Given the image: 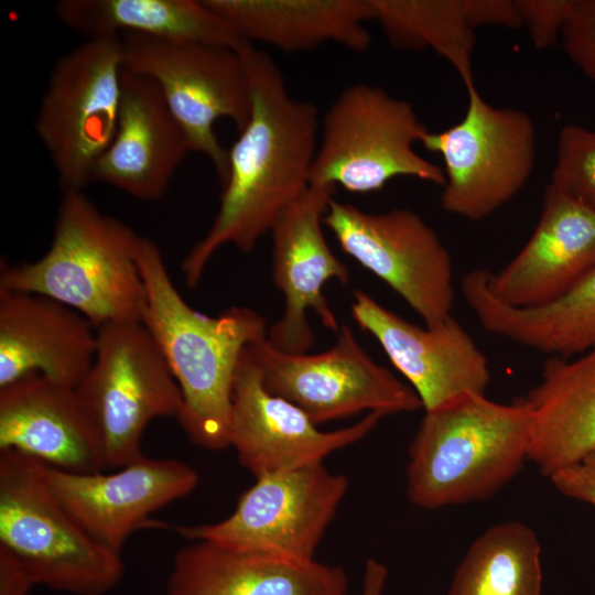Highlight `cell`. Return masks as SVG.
Wrapping results in <instances>:
<instances>
[{
    "label": "cell",
    "mask_w": 595,
    "mask_h": 595,
    "mask_svg": "<svg viewBox=\"0 0 595 595\" xmlns=\"http://www.w3.org/2000/svg\"><path fill=\"white\" fill-rule=\"evenodd\" d=\"M463 298L490 334L548 355L574 357L595 347V269L559 299L516 307L497 299L487 269H473L461 281Z\"/></svg>",
    "instance_id": "obj_25"
},
{
    "label": "cell",
    "mask_w": 595,
    "mask_h": 595,
    "mask_svg": "<svg viewBox=\"0 0 595 595\" xmlns=\"http://www.w3.org/2000/svg\"><path fill=\"white\" fill-rule=\"evenodd\" d=\"M387 578V566L376 559H368L365 563L360 595H382Z\"/></svg>",
    "instance_id": "obj_35"
},
{
    "label": "cell",
    "mask_w": 595,
    "mask_h": 595,
    "mask_svg": "<svg viewBox=\"0 0 595 595\" xmlns=\"http://www.w3.org/2000/svg\"><path fill=\"white\" fill-rule=\"evenodd\" d=\"M540 543L520 521L483 532L457 566L447 595H541Z\"/></svg>",
    "instance_id": "obj_27"
},
{
    "label": "cell",
    "mask_w": 595,
    "mask_h": 595,
    "mask_svg": "<svg viewBox=\"0 0 595 595\" xmlns=\"http://www.w3.org/2000/svg\"><path fill=\"white\" fill-rule=\"evenodd\" d=\"M426 131L409 101L378 86L349 85L321 120L310 185L366 194L410 176L443 186V169L414 150Z\"/></svg>",
    "instance_id": "obj_5"
},
{
    "label": "cell",
    "mask_w": 595,
    "mask_h": 595,
    "mask_svg": "<svg viewBox=\"0 0 595 595\" xmlns=\"http://www.w3.org/2000/svg\"><path fill=\"white\" fill-rule=\"evenodd\" d=\"M550 184L595 209V131L575 125L561 129Z\"/></svg>",
    "instance_id": "obj_29"
},
{
    "label": "cell",
    "mask_w": 595,
    "mask_h": 595,
    "mask_svg": "<svg viewBox=\"0 0 595 595\" xmlns=\"http://www.w3.org/2000/svg\"><path fill=\"white\" fill-rule=\"evenodd\" d=\"M350 312L408 380L424 412L465 394H485L490 381L488 359L453 315L435 326H419L363 290L354 292Z\"/></svg>",
    "instance_id": "obj_17"
},
{
    "label": "cell",
    "mask_w": 595,
    "mask_h": 595,
    "mask_svg": "<svg viewBox=\"0 0 595 595\" xmlns=\"http://www.w3.org/2000/svg\"><path fill=\"white\" fill-rule=\"evenodd\" d=\"M35 585L24 564L0 545V595H29Z\"/></svg>",
    "instance_id": "obj_34"
},
{
    "label": "cell",
    "mask_w": 595,
    "mask_h": 595,
    "mask_svg": "<svg viewBox=\"0 0 595 595\" xmlns=\"http://www.w3.org/2000/svg\"><path fill=\"white\" fill-rule=\"evenodd\" d=\"M324 225L343 251L400 295L425 326L452 315V258L420 215L407 208L366 213L333 197Z\"/></svg>",
    "instance_id": "obj_12"
},
{
    "label": "cell",
    "mask_w": 595,
    "mask_h": 595,
    "mask_svg": "<svg viewBox=\"0 0 595 595\" xmlns=\"http://www.w3.org/2000/svg\"><path fill=\"white\" fill-rule=\"evenodd\" d=\"M97 343V328L74 309L0 289V388L33 372L77 388Z\"/></svg>",
    "instance_id": "obj_21"
},
{
    "label": "cell",
    "mask_w": 595,
    "mask_h": 595,
    "mask_svg": "<svg viewBox=\"0 0 595 595\" xmlns=\"http://www.w3.org/2000/svg\"><path fill=\"white\" fill-rule=\"evenodd\" d=\"M385 416L368 412L349 426L320 430L302 409L266 388L248 346L232 385L229 446L239 464L260 478L321 464L366 437Z\"/></svg>",
    "instance_id": "obj_15"
},
{
    "label": "cell",
    "mask_w": 595,
    "mask_h": 595,
    "mask_svg": "<svg viewBox=\"0 0 595 595\" xmlns=\"http://www.w3.org/2000/svg\"><path fill=\"white\" fill-rule=\"evenodd\" d=\"M549 478L562 495L595 508V451Z\"/></svg>",
    "instance_id": "obj_32"
},
{
    "label": "cell",
    "mask_w": 595,
    "mask_h": 595,
    "mask_svg": "<svg viewBox=\"0 0 595 595\" xmlns=\"http://www.w3.org/2000/svg\"><path fill=\"white\" fill-rule=\"evenodd\" d=\"M238 51L250 82L251 116L228 150L215 219L182 262L188 288L197 285L223 246L250 252L311 184L321 126L317 108L288 91L279 66L266 52L249 43Z\"/></svg>",
    "instance_id": "obj_1"
},
{
    "label": "cell",
    "mask_w": 595,
    "mask_h": 595,
    "mask_svg": "<svg viewBox=\"0 0 595 595\" xmlns=\"http://www.w3.org/2000/svg\"><path fill=\"white\" fill-rule=\"evenodd\" d=\"M532 413L528 461L550 477L595 451V347L574 357H548L523 397Z\"/></svg>",
    "instance_id": "obj_24"
},
{
    "label": "cell",
    "mask_w": 595,
    "mask_h": 595,
    "mask_svg": "<svg viewBox=\"0 0 595 595\" xmlns=\"http://www.w3.org/2000/svg\"><path fill=\"white\" fill-rule=\"evenodd\" d=\"M515 1L533 46L538 50L551 47L561 36L570 0Z\"/></svg>",
    "instance_id": "obj_31"
},
{
    "label": "cell",
    "mask_w": 595,
    "mask_h": 595,
    "mask_svg": "<svg viewBox=\"0 0 595 595\" xmlns=\"http://www.w3.org/2000/svg\"><path fill=\"white\" fill-rule=\"evenodd\" d=\"M138 262L145 286L141 323L159 347L183 399L176 419L196 445L229 447L231 394L244 350L267 338L264 317L247 306L217 316L191 307L169 275L162 253L142 237Z\"/></svg>",
    "instance_id": "obj_2"
},
{
    "label": "cell",
    "mask_w": 595,
    "mask_h": 595,
    "mask_svg": "<svg viewBox=\"0 0 595 595\" xmlns=\"http://www.w3.org/2000/svg\"><path fill=\"white\" fill-rule=\"evenodd\" d=\"M335 188L310 185L279 216L271 229L272 279L284 299L281 317L267 340L288 354H304L315 342L307 314L337 334L340 326L323 293L325 284L349 281V270L332 251L323 232L324 216Z\"/></svg>",
    "instance_id": "obj_16"
},
{
    "label": "cell",
    "mask_w": 595,
    "mask_h": 595,
    "mask_svg": "<svg viewBox=\"0 0 595 595\" xmlns=\"http://www.w3.org/2000/svg\"><path fill=\"white\" fill-rule=\"evenodd\" d=\"M561 37L571 61L595 80V0H570Z\"/></svg>",
    "instance_id": "obj_30"
},
{
    "label": "cell",
    "mask_w": 595,
    "mask_h": 595,
    "mask_svg": "<svg viewBox=\"0 0 595 595\" xmlns=\"http://www.w3.org/2000/svg\"><path fill=\"white\" fill-rule=\"evenodd\" d=\"M470 26L496 25L517 30L522 21L515 0H464Z\"/></svg>",
    "instance_id": "obj_33"
},
{
    "label": "cell",
    "mask_w": 595,
    "mask_h": 595,
    "mask_svg": "<svg viewBox=\"0 0 595 595\" xmlns=\"http://www.w3.org/2000/svg\"><path fill=\"white\" fill-rule=\"evenodd\" d=\"M0 451L72 473L106 469L100 437L76 388L37 372L0 388Z\"/></svg>",
    "instance_id": "obj_19"
},
{
    "label": "cell",
    "mask_w": 595,
    "mask_h": 595,
    "mask_svg": "<svg viewBox=\"0 0 595 595\" xmlns=\"http://www.w3.org/2000/svg\"><path fill=\"white\" fill-rule=\"evenodd\" d=\"M190 151L158 84L123 68L117 130L96 164L93 180L137 199L155 201L163 196Z\"/></svg>",
    "instance_id": "obj_20"
},
{
    "label": "cell",
    "mask_w": 595,
    "mask_h": 595,
    "mask_svg": "<svg viewBox=\"0 0 595 595\" xmlns=\"http://www.w3.org/2000/svg\"><path fill=\"white\" fill-rule=\"evenodd\" d=\"M245 43H263L285 53L335 43L366 52L375 20L371 0H203Z\"/></svg>",
    "instance_id": "obj_23"
},
{
    "label": "cell",
    "mask_w": 595,
    "mask_h": 595,
    "mask_svg": "<svg viewBox=\"0 0 595 595\" xmlns=\"http://www.w3.org/2000/svg\"><path fill=\"white\" fill-rule=\"evenodd\" d=\"M28 457V456H26ZM51 495L96 542L121 553L159 509L190 495L199 475L177 459L148 458L105 474L72 473L28 457Z\"/></svg>",
    "instance_id": "obj_14"
},
{
    "label": "cell",
    "mask_w": 595,
    "mask_h": 595,
    "mask_svg": "<svg viewBox=\"0 0 595 595\" xmlns=\"http://www.w3.org/2000/svg\"><path fill=\"white\" fill-rule=\"evenodd\" d=\"M342 566L190 541L175 552L164 595H347Z\"/></svg>",
    "instance_id": "obj_22"
},
{
    "label": "cell",
    "mask_w": 595,
    "mask_h": 595,
    "mask_svg": "<svg viewBox=\"0 0 595 595\" xmlns=\"http://www.w3.org/2000/svg\"><path fill=\"white\" fill-rule=\"evenodd\" d=\"M532 413L523 397L462 396L425 411L409 446L407 497L434 510L490 498L529 457Z\"/></svg>",
    "instance_id": "obj_4"
},
{
    "label": "cell",
    "mask_w": 595,
    "mask_h": 595,
    "mask_svg": "<svg viewBox=\"0 0 595 595\" xmlns=\"http://www.w3.org/2000/svg\"><path fill=\"white\" fill-rule=\"evenodd\" d=\"M375 20L398 50L432 48L458 73L465 87L475 85L472 53L475 30L464 0H371Z\"/></svg>",
    "instance_id": "obj_28"
},
{
    "label": "cell",
    "mask_w": 595,
    "mask_h": 595,
    "mask_svg": "<svg viewBox=\"0 0 595 595\" xmlns=\"http://www.w3.org/2000/svg\"><path fill=\"white\" fill-rule=\"evenodd\" d=\"M123 71L120 36L90 37L55 63L34 127L63 191L84 187L111 144Z\"/></svg>",
    "instance_id": "obj_9"
},
{
    "label": "cell",
    "mask_w": 595,
    "mask_h": 595,
    "mask_svg": "<svg viewBox=\"0 0 595 595\" xmlns=\"http://www.w3.org/2000/svg\"><path fill=\"white\" fill-rule=\"evenodd\" d=\"M94 363L76 388L104 448L106 469L141 459L142 435L156 418L177 419L182 393L159 347L141 322L97 328Z\"/></svg>",
    "instance_id": "obj_7"
},
{
    "label": "cell",
    "mask_w": 595,
    "mask_h": 595,
    "mask_svg": "<svg viewBox=\"0 0 595 595\" xmlns=\"http://www.w3.org/2000/svg\"><path fill=\"white\" fill-rule=\"evenodd\" d=\"M456 125L422 136L420 142L444 162L442 208L482 220L508 203L527 183L536 160V129L524 111L488 104L475 85Z\"/></svg>",
    "instance_id": "obj_10"
},
{
    "label": "cell",
    "mask_w": 595,
    "mask_h": 595,
    "mask_svg": "<svg viewBox=\"0 0 595 595\" xmlns=\"http://www.w3.org/2000/svg\"><path fill=\"white\" fill-rule=\"evenodd\" d=\"M594 269L595 209L549 184L532 235L501 269H487V284L504 303L532 307L564 295Z\"/></svg>",
    "instance_id": "obj_18"
},
{
    "label": "cell",
    "mask_w": 595,
    "mask_h": 595,
    "mask_svg": "<svg viewBox=\"0 0 595 595\" xmlns=\"http://www.w3.org/2000/svg\"><path fill=\"white\" fill-rule=\"evenodd\" d=\"M249 350L266 388L298 405L316 425L361 411L389 415L423 409L414 390L377 364L347 325L320 354L283 353L267 338Z\"/></svg>",
    "instance_id": "obj_13"
},
{
    "label": "cell",
    "mask_w": 595,
    "mask_h": 595,
    "mask_svg": "<svg viewBox=\"0 0 595 595\" xmlns=\"http://www.w3.org/2000/svg\"><path fill=\"white\" fill-rule=\"evenodd\" d=\"M123 68L152 78L182 127L191 151L204 154L224 182L228 150L215 122L230 119L238 132L248 123L252 97L239 51L218 44L177 42L125 33Z\"/></svg>",
    "instance_id": "obj_8"
},
{
    "label": "cell",
    "mask_w": 595,
    "mask_h": 595,
    "mask_svg": "<svg viewBox=\"0 0 595 595\" xmlns=\"http://www.w3.org/2000/svg\"><path fill=\"white\" fill-rule=\"evenodd\" d=\"M0 545L36 585L72 595H106L125 572L121 553L87 534L14 451H0Z\"/></svg>",
    "instance_id": "obj_6"
},
{
    "label": "cell",
    "mask_w": 595,
    "mask_h": 595,
    "mask_svg": "<svg viewBox=\"0 0 595 595\" xmlns=\"http://www.w3.org/2000/svg\"><path fill=\"white\" fill-rule=\"evenodd\" d=\"M348 487L345 475L314 464L256 478L219 521L173 529L188 541L312 561Z\"/></svg>",
    "instance_id": "obj_11"
},
{
    "label": "cell",
    "mask_w": 595,
    "mask_h": 595,
    "mask_svg": "<svg viewBox=\"0 0 595 595\" xmlns=\"http://www.w3.org/2000/svg\"><path fill=\"white\" fill-rule=\"evenodd\" d=\"M55 14L88 39L133 33L236 50L245 43L203 0H62Z\"/></svg>",
    "instance_id": "obj_26"
},
{
    "label": "cell",
    "mask_w": 595,
    "mask_h": 595,
    "mask_svg": "<svg viewBox=\"0 0 595 595\" xmlns=\"http://www.w3.org/2000/svg\"><path fill=\"white\" fill-rule=\"evenodd\" d=\"M141 238L83 191H63L48 250L33 262L1 260L0 289L51 298L96 328L141 322L147 299L138 262Z\"/></svg>",
    "instance_id": "obj_3"
}]
</instances>
